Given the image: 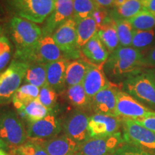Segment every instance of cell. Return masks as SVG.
<instances>
[{"label":"cell","mask_w":155,"mask_h":155,"mask_svg":"<svg viewBox=\"0 0 155 155\" xmlns=\"http://www.w3.org/2000/svg\"><path fill=\"white\" fill-rule=\"evenodd\" d=\"M8 28L16 50L13 59L28 63L29 56L42 38V29L35 23L15 16L10 19Z\"/></svg>","instance_id":"cell-1"},{"label":"cell","mask_w":155,"mask_h":155,"mask_svg":"<svg viewBox=\"0 0 155 155\" xmlns=\"http://www.w3.org/2000/svg\"><path fill=\"white\" fill-rule=\"evenodd\" d=\"M142 67H144L143 55L139 50L119 46L108 56L104 70L106 76L111 80L120 81L140 72Z\"/></svg>","instance_id":"cell-2"},{"label":"cell","mask_w":155,"mask_h":155,"mask_svg":"<svg viewBox=\"0 0 155 155\" xmlns=\"http://www.w3.org/2000/svg\"><path fill=\"white\" fill-rule=\"evenodd\" d=\"M55 2V0H5V5L15 17L42 23L53 11Z\"/></svg>","instance_id":"cell-3"},{"label":"cell","mask_w":155,"mask_h":155,"mask_svg":"<svg viewBox=\"0 0 155 155\" xmlns=\"http://www.w3.org/2000/svg\"><path fill=\"white\" fill-rule=\"evenodd\" d=\"M0 139L12 150L28 140L22 120L13 110L0 108Z\"/></svg>","instance_id":"cell-4"},{"label":"cell","mask_w":155,"mask_h":155,"mask_svg":"<svg viewBox=\"0 0 155 155\" xmlns=\"http://www.w3.org/2000/svg\"><path fill=\"white\" fill-rule=\"evenodd\" d=\"M28 65L13 59L9 67L0 73V106L12 101L13 96L24 80Z\"/></svg>","instance_id":"cell-5"},{"label":"cell","mask_w":155,"mask_h":155,"mask_svg":"<svg viewBox=\"0 0 155 155\" xmlns=\"http://www.w3.org/2000/svg\"><path fill=\"white\" fill-rule=\"evenodd\" d=\"M122 89L155 109V81L147 71L128 77L122 83Z\"/></svg>","instance_id":"cell-6"},{"label":"cell","mask_w":155,"mask_h":155,"mask_svg":"<svg viewBox=\"0 0 155 155\" xmlns=\"http://www.w3.org/2000/svg\"><path fill=\"white\" fill-rule=\"evenodd\" d=\"M123 138L125 143L132 144L155 154V133L134 120L121 119Z\"/></svg>","instance_id":"cell-7"},{"label":"cell","mask_w":155,"mask_h":155,"mask_svg":"<svg viewBox=\"0 0 155 155\" xmlns=\"http://www.w3.org/2000/svg\"><path fill=\"white\" fill-rule=\"evenodd\" d=\"M124 144L123 135L119 131L106 137L89 139L79 146L75 155H112Z\"/></svg>","instance_id":"cell-8"},{"label":"cell","mask_w":155,"mask_h":155,"mask_svg":"<svg viewBox=\"0 0 155 155\" xmlns=\"http://www.w3.org/2000/svg\"><path fill=\"white\" fill-rule=\"evenodd\" d=\"M88 119L89 116L86 112L74 108L63 120L64 134L78 144H83L91 139L88 129Z\"/></svg>","instance_id":"cell-9"},{"label":"cell","mask_w":155,"mask_h":155,"mask_svg":"<svg viewBox=\"0 0 155 155\" xmlns=\"http://www.w3.org/2000/svg\"><path fill=\"white\" fill-rule=\"evenodd\" d=\"M63 131V120L58 117L57 110L39 121L28 124V139L45 140L57 137Z\"/></svg>","instance_id":"cell-10"},{"label":"cell","mask_w":155,"mask_h":155,"mask_svg":"<svg viewBox=\"0 0 155 155\" xmlns=\"http://www.w3.org/2000/svg\"><path fill=\"white\" fill-rule=\"evenodd\" d=\"M116 113L121 119L138 120L155 116V111L139 102L124 91H119L117 95Z\"/></svg>","instance_id":"cell-11"},{"label":"cell","mask_w":155,"mask_h":155,"mask_svg":"<svg viewBox=\"0 0 155 155\" xmlns=\"http://www.w3.org/2000/svg\"><path fill=\"white\" fill-rule=\"evenodd\" d=\"M53 40L63 52L64 58H77L80 50L76 45V22L73 17L65 21L53 34Z\"/></svg>","instance_id":"cell-12"},{"label":"cell","mask_w":155,"mask_h":155,"mask_svg":"<svg viewBox=\"0 0 155 155\" xmlns=\"http://www.w3.org/2000/svg\"><path fill=\"white\" fill-rule=\"evenodd\" d=\"M121 88L119 85L110 81L106 88L95 95L91 100V111L96 114L117 116V95Z\"/></svg>","instance_id":"cell-13"},{"label":"cell","mask_w":155,"mask_h":155,"mask_svg":"<svg viewBox=\"0 0 155 155\" xmlns=\"http://www.w3.org/2000/svg\"><path fill=\"white\" fill-rule=\"evenodd\" d=\"M64 55L52 35L42 36L29 56L28 63L48 64L63 59Z\"/></svg>","instance_id":"cell-14"},{"label":"cell","mask_w":155,"mask_h":155,"mask_svg":"<svg viewBox=\"0 0 155 155\" xmlns=\"http://www.w3.org/2000/svg\"><path fill=\"white\" fill-rule=\"evenodd\" d=\"M73 0H55V7L42 27V36L53 35L65 21L73 17Z\"/></svg>","instance_id":"cell-15"},{"label":"cell","mask_w":155,"mask_h":155,"mask_svg":"<svg viewBox=\"0 0 155 155\" xmlns=\"http://www.w3.org/2000/svg\"><path fill=\"white\" fill-rule=\"evenodd\" d=\"M122 127L120 117L102 114H94L89 116L88 133L91 138L102 137L119 132Z\"/></svg>","instance_id":"cell-16"},{"label":"cell","mask_w":155,"mask_h":155,"mask_svg":"<svg viewBox=\"0 0 155 155\" xmlns=\"http://www.w3.org/2000/svg\"><path fill=\"white\" fill-rule=\"evenodd\" d=\"M109 83L110 81L108 80L104 73V65H96L91 64L82 84L87 96L92 100L95 95L106 88Z\"/></svg>","instance_id":"cell-17"},{"label":"cell","mask_w":155,"mask_h":155,"mask_svg":"<svg viewBox=\"0 0 155 155\" xmlns=\"http://www.w3.org/2000/svg\"><path fill=\"white\" fill-rule=\"evenodd\" d=\"M39 141L49 155H75L80 146L64 134Z\"/></svg>","instance_id":"cell-18"},{"label":"cell","mask_w":155,"mask_h":155,"mask_svg":"<svg viewBox=\"0 0 155 155\" xmlns=\"http://www.w3.org/2000/svg\"><path fill=\"white\" fill-rule=\"evenodd\" d=\"M68 61L65 58L48 63L47 84L57 94H62L66 90L65 85V71Z\"/></svg>","instance_id":"cell-19"},{"label":"cell","mask_w":155,"mask_h":155,"mask_svg":"<svg viewBox=\"0 0 155 155\" xmlns=\"http://www.w3.org/2000/svg\"><path fill=\"white\" fill-rule=\"evenodd\" d=\"M81 50L87 60L90 61L91 63L96 65H104L109 56V53L101 41L97 33Z\"/></svg>","instance_id":"cell-20"},{"label":"cell","mask_w":155,"mask_h":155,"mask_svg":"<svg viewBox=\"0 0 155 155\" xmlns=\"http://www.w3.org/2000/svg\"><path fill=\"white\" fill-rule=\"evenodd\" d=\"M97 34L110 54L120 46L116 30V22L110 15L98 28Z\"/></svg>","instance_id":"cell-21"},{"label":"cell","mask_w":155,"mask_h":155,"mask_svg":"<svg viewBox=\"0 0 155 155\" xmlns=\"http://www.w3.org/2000/svg\"><path fill=\"white\" fill-rule=\"evenodd\" d=\"M91 64L90 62L78 59L68 62L65 71L66 87L82 83Z\"/></svg>","instance_id":"cell-22"},{"label":"cell","mask_w":155,"mask_h":155,"mask_svg":"<svg viewBox=\"0 0 155 155\" xmlns=\"http://www.w3.org/2000/svg\"><path fill=\"white\" fill-rule=\"evenodd\" d=\"M68 102L76 109L85 112L91 111V100L87 96L82 83L68 87L65 90Z\"/></svg>","instance_id":"cell-23"},{"label":"cell","mask_w":155,"mask_h":155,"mask_svg":"<svg viewBox=\"0 0 155 155\" xmlns=\"http://www.w3.org/2000/svg\"><path fill=\"white\" fill-rule=\"evenodd\" d=\"M53 111L55 110H50L45 107L38 99L32 101L23 108L17 110L19 118L28 124L43 119Z\"/></svg>","instance_id":"cell-24"},{"label":"cell","mask_w":155,"mask_h":155,"mask_svg":"<svg viewBox=\"0 0 155 155\" xmlns=\"http://www.w3.org/2000/svg\"><path fill=\"white\" fill-rule=\"evenodd\" d=\"M98 26L96 21L91 15L76 22L77 42L76 45L78 50L82 49L83 46L98 32Z\"/></svg>","instance_id":"cell-25"},{"label":"cell","mask_w":155,"mask_h":155,"mask_svg":"<svg viewBox=\"0 0 155 155\" xmlns=\"http://www.w3.org/2000/svg\"><path fill=\"white\" fill-rule=\"evenodd\" d=\"M142 10V0H125L120 5L113 7L109 15L115 20L129 19Z\"/></svg>","instance_id":"cell-26"},{"label":"cell","mask_w":155,"mask_h":155,"mask_svg":"<svg viewBox=\"0 0 155 155\" xmlns=\"http://www.w3.org/2000/svg\"><path fill=\"white\" fill-rule=\"evenodd\" d=\"M47 64L33 63L29 64L24 78V82L33 85L38 88L48 86Z\"/></svg>","instance_id":"cell-27"},{"label":"cell","mask_w":155,"mask_h":155,"mask_svg":"<svg viewBox=\"0 0 155 155\" xmlns=\"http://www.w3.org/2000/svg\"><path fill=\"white\" fill-rule=\"evenodd\" d=\"M40 88L33 85L25 84L21 86L15 93L12 98V103L17 110L25 107L29 103L38 99L40 94Z\"/></svg>","instance_id":"cell-28"},{"label":"cell","mask_w":155,"mask_h":155,"mask_svg":"<svg viewBox=\"0 0 155 155\" xmlns=\"http://www.w3.org/2000/svg\"><path fill=\"white\" fill-rule=\"evenodd\" d=\"M155 45V30H134L131 47L139 50L142 55Z\"/></svg>","instance_id":"cell-29"},{"label":"cell","mask_w":155,"mask_h":155,"mask_svg":"<svg viewBox=\"0 0 155 155\" xmlns=\"http://www.w3.org/2000/svg\"><path fill=\"white\" fill-rule=\"evenodd\" d=\"M128 20L135 30H150L155 28V15L142 10Z\"/></svg>","instance_id":"cell-30"},{"label":"cell","mask_w":155,"mask_h":155,"mask_svg":"<svg viewBox=\"0 0 155 155\" xmlns=\"http://www.w3.org/2000/svg\"><path fill=\"white\" fill-rule=\"evenodd\" d=\"M116 30L119 45L121 47H131L134 29L128 19H117Z\"/></svg>","instance_id":"cell-31"},{"label":"cell","mask_w":155,"mask_h":155,"mask_svg":"<svg viewBox=\"0 0 155 155\" xmlns=\"http://www.w3.org/2000/svg\"><path fill=\"white\" fill-rule=\"evenodd\" d=\"M98 7L94 0H73V18L75 22L86 18Z\"/></svg>","instance_id":"cell-32"},{"label":"cell","mask_w":155,"mask_h":155,"mask_svg":"<svg viewBox=\"0 0 155 155\" xmlns=\"http://www.w3.org/2000/svg\"><path fill=\"white\" fill-rule=\"evenodd\" d=\"M49 155L38 139H30L12 151L11 155Z\"/></svg>","instance_id":"cell-33"},{"label":"cell","mask_w":155,"mask_h":155,"mask_svg":"<svg viewBox=\"0 0 155 155\" xmlns=\"http://www.w3.org/2000/svg\"><path fill=\"white\" fill-rule=\"evenodd\" d=\"M42 105L50 110H57L58 94L50 86H45L40 89L38 98Z\"/></svg>","instance_id":"cell-34"},{"label":"cell","mask_w":155,"mask_h":155,"mask_svg":"<svg viewBox=\"0 0 155 155\" xmlns=\"http://www.w3.org/2000/svg\"><path fill=\"white\" fill-rule=\"evenodd\" d=\"M112 155H155L130 144H124Z\"/></svg>","instance_id":"cell-35"},{"label":"cell","mask_w":155,"mask_h":155,"mask_svg":"<svg viewBox=\"0 0 155 155\" xmlns=\"http://www.w3.org/2000/svg\"><path fill=\"white\" fill-rule=\"evenodd\" d=\"M108 15H109V13L108 12L106 9L98 7V8L93 12L91 16L93 17V18L94 19V20L96 21L98 28H99L103 25V23L105 22V20L108 17Z\"/></svg>","instance_id":"cell-36"},{"label":"cell","mask_w":155,"mask_h":155,"mask_svg":"<svg viewBox=\"0 0 155 155\" xmlns=\"http://www.w3.org/2000/svg\"><path fill=\"white\" fill-rule=\"evenodd\" d=\"M144 67L155 68V45L143 55Z\"/></svg>","instance_id":"cell-37"},{"label":"cell","mask_w":155,"mask_h":155,"mask_svg":"<svg viewBox=\"0 0 155 155\" xmlns=\"http://www.w3.org/2000/svg\"><path fill=\"white\" fill-rule=\"evenodd\" d=\"M134 121L155 133V116Z\"/></svg>","instance_id":"cell-38"},{"label":"cell","mask_w":155,"mask_h":155,"mask_svg":"<svg viewBox=\"0 0 155 155\" xmlns=\"http://www.w3.org/2000/svg\"><path fill=\"white\" fill-rule=\"evenodd\" d=\"M12 55V50H7L5 53L0 55V73L2 72V71L5 68L7 64L9 63V60Z\"/></svg>","instance_id":"cell-39"},{"label":"cell","mask_w":155,"mask_h":155,"mask_svg":"<svg viewBox=\"0 0 155 155\" xmlns=\"http://www.w3.org/2000/svg\"><path fill=\"white\" fill-rule=\"evenodd\" d=\"M9 50H12V46L9 39L5 35H1L0 36V55Z\"/></svg>","instance_id":"cell-40"},{"label":"cell","mask_w":155,"mask_h":155,"mask_svg":"<svg viewBox=\"0 0 155 155\" xmlns=\"http://www.w3.org/2000/svg\"><path fill=\"white\" fill-rule=\"evenodd\" d=\"M143 10H146L155 15V0H142Z\"/></svg>","instance_id":"cell-41"},{"label":"cell","mask_w":155,"mask_h":155,"mask_svg":"<svg viewBox=\"0 0 155 155\" xmlns=\"http://www.w3.org/2000/svg\"><path fill=\"white\" fill-rule=\"evenodd\" d=\"M98 7L107 9L110 7H113L115 0H94Z\"/></svg>","instance_id":"cell-42"},{"label":"cell","mask_w":155,"mask_h":155,"mask_svg":"<svg viewBox=\"0 0 155 155\" xmlns=\"http://www.w3.org/2000/svg\"><path fill=\"white\" fill-rule=\"evenodd\" d=\"M0 149L7 151V152H9V150H10V149H9V147L7 146V144H6V143L5 142V141L2 140L1 139H0Z\"/></svg>","instance_id":"cell-43"},{"label":"cell","mask_w":155,"mask_h":155,"mask_svg":"<svg viewBox=\"0 0 155 155\" xmlns=\"http://www.w3.org/2000/svg\"><path fill=\"white\" fill-rule=\"evenodd\" d=\"M148 71L149 73H150L151 75H152V76L153 77V78L154 79V81H155V68H153V69H151V70H148Z\"/></svg>","instance_id":"cell-44"},{"label":"cell","mask_w":155,"mask_h":155,"mask_svg":"<svg viewBox=\"0 0 155 155\" xmlns=\"http://www.w3.org/2000/svg\"><path fill=\"white\" fill-rule=\"evenodd\" d=\"M0 155H11V154H9V153H7V151L3 150H2V149H0Z\"/></svg>","instance_id":"cell-45"},{"label":"cell","mask_w":155,"mask_h":155,"mask_svg":"<svg viewBox=\"0 0 155 155\" xmlns=\"http://www.w3.org/2000/svg\"><path fill=\"white\" fill-rule=\"evenodd\" d=\"M3 14H4V11H3V8L2 7V6L0 5V17L2 16H3Z\"/></svg>","instance_id":"cell-46"},{"label":"cell","mask_w":155,"mask_h":155,"mask_svg":"<svg viewBox=\"0 0 155 155\" xmlns=\"http://www.w3.org/2000/svg\"><path fill=\"white\" fill-rule=\"evenodd\" d=\"M2 32H3V30H2V27L0 26V36L2 35Z\"/></svg>","instance_id":"cell-47"}]
</instances>
